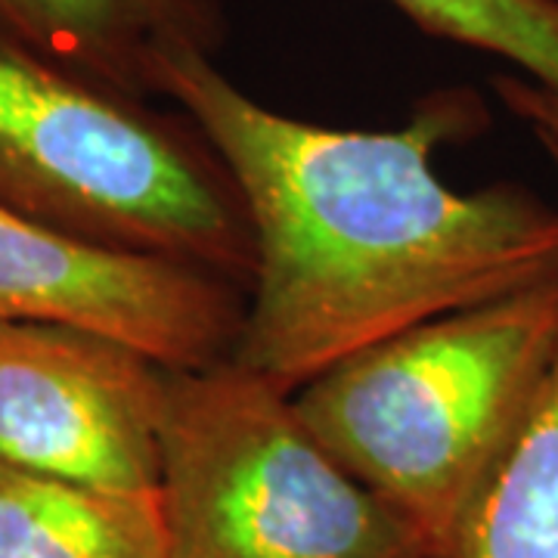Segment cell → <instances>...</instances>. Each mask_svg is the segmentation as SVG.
<instances>
[{"label": "cell", "mask_w": 558, "mask_h": 558, "mask_svg": "<svg viewBox=\"0 0 558 558\" xmlns=\"http://www.w3.org/2000/svg\"><path fill=\"white\" fill-rule=\"evenodd\" d=\"M159 97L196 121L233 174L258 267L233 360L295 395L339 360L418 323L558 282V208L519 183L450 190L438 146L475 140L490 112L440 87L403 128L339 131L260 106L180 53Z\"/></svg>", "instance_id": "cell-1"}, {"label": "cell", "mask_w": 558, "mask_h": 558, "mask_svg": "<svg viewBox=\"0 0 558 558\" xmlns=\"http://www.w3.org/2000/svg\"><path fill=\"white\" fill-rule=\"evenodd\" d=\"M558 351V282L418 323L339 360L295 410L341 465L416 534L462 558Z\"/></svg>", "instance_id": "cell-2"}, {"label": "cell", "mask_w": 558, "mask_h": 558, "mask_svg": "<svg viewBox=\"0 0 558 558\" xmlns=\"http://www.w3.org/2000/svg\"><path fill=\"white\" fill-rule=\"evenodd\" d=\"M0 208L102 248L245 289L258 248L240 186L190 116L0 50Z\"/></svg>", "instance_id": "cell-3"}, {"label": "cell", "mask_w": 558, "mask_h": 558, "mask_svg": "<svg viewBox=\"0 0 558 558\" xmlns=\"http://www.w3.org/2000/svg\"><path fill=\"white\" fill-rule=\"evenodd\" d=\"M159 447L168 558H425L314 438L295 395L233 357L168 373Z\"/></svg>", "instance_id": "cell-4"}, {"label": "cell", "mask_w": 558, "mask_h": 558, "mask_svg": "<svg viewBox=\"0 0 558 558\" xmlns=\"http://www.w3.org/2000/svg\"><path fill=\"white\" fill-rule=\"evenodd\" d=\"M168 373L90 329L0 319V462L119 494H159Z\"/></svg>", "instance_id": "cell-5"}, {"label": "cell", "mask_w": 558, "mask_h": 558, "mask_svg": "<svg viewBox=\"0 0 558 558\" xmlns=\"http://www.w3.org/2000/svg\"><path fill=\"white\" fill-rule=\"evenodd\" d=\"M245 289L153 255L65 236L0 208V319H35L119 339L165 369L233 357Z\"/></svg>", "instance_id": "cell-6"}, {"label": "cell", "mask_w": 558, "mask_h": 558, "mask_svg": "<svg viewBox=\"0 0 558 558\" xmlns=\"http://www.w3.org/2000/svg\"><path fill=\"white\" fill-rule=\"evenodd\" d=\"M223 40V0H0V50L131 100L159 97L171 57Z\"/></svg>", "instance_id": "cell-7"}, {"label": "cell", "mask_w": 558, "mask_h": 558, "mask_svg": "<svg viewBox=\"0 0 558 558\" xmlns=\"http://www.w3.org/2000/svg\"><path fill=\"white\" fill-rule=\"evenodd\" d=\"M0 558H168L161 499L0 462Z\"/></svg>", "instance_id": "cell-8"}, {"label": "cell", "mask_w": 558, "mask_h": 558, "mask_svg": "<svg viewBox=\"0 0 558 558\" xmlns=\"http://www.w3.org/2000/svg\"><path fill=\"white\" fill-rule=\"evenodd\" d=\"M462 558H558V351L481 499Z\"/></svg>", "instance_id": "cell-9"}, {"label": "cell", "mask_w": 558, "mask_h": 558, "mask_svg": "<svg viewBox=\"0 0 558 558\" xmlns=\"http://www.w3.org/2000/svg\"><path fill=\"white\" fill-rule=\"evenodd\" d=\"M425 35L521 69L558 97V0H391Z\"/></svg>", "instance_id": "cell-10"}, {"label": "cell", "mask_w": 558, "mask_h": 558, "mask_svg": "<svg viewBox=\"0 0 558 558\" xmlns=\"http://www.w3.org/2000/svg\"><path fill=\"white\" fill-rule=\"evenodd\" d=\"M499 102L531 128V134L543 143L546 153L558 159V97L521 75H497L494 78Z\"/></svg>", "instance_id": "cell-11"}]
</instances>
